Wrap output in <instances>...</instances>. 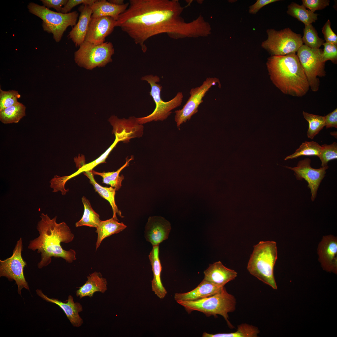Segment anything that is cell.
Masks as SVG:
<instances>
[{
  "label": "cell",
  "instance_id": "obj_1",
  "mask_svg": "<svg viewBox=\"0 0 337 337\" xmlns=\"http://www.w3.org/2000/svg\"><path fill=\"white\" fill-rule=\"evenodd\" d=\"M127 8L119 16V27L144 53L149 38L165 33L177 38L182 35V8L178 2L168 0H130Z\"/></svg>",
  "mask_w": 337,
  "mask_h": 337
},
{
  "label": "cell",
  "instance_id": "obj_2",
  "mask_svg": "<svg viewBox=\"0 0 337 337\" xmlns=\"http://www.w3.org/2000/svg\"><path fill=\"white\" fill-rule=\"evenodd\" d=\"M41 219L37 228L39 236L30 240L28 248L33 251L37 250L41 253V259L37 267L41 269L49 265L51 258H61L69 263L76 259V252L72 249L66 250L61 245V242L68 243L73 239L74 235L65 222L57 223V216L51 219L47 214L42 213Z\"/></svg>",
  "mask_w": 337,
  "mask_h": 337
},
{
  "label": "cell",
  "instance_id": "obj_3",
  "mask_svg": "<svg viewBox=\"0 0 337 337\" xmlns=\"http://www.w3.org/2000/svg\"><path fill=\"white\" fill-rule=\"evenodd\" d=\"M266 65L272 82L284 94L300 97L308 92L309 85L296 53L271 56Z\"/></svg>",
  "mask_w": 337,
  "mask_h": 337
},
{
  "label": "cell",
  "instance_id": "obj_4",
  "mask_svg": "<svg viewBox=\"0 0 337 337\" xmlns=\"http://www.w3.org/2000/svg\"><path fill=\"white\" fill-rule=\"evenodd\" d=\"M277 258L276 243L273 241L260 242L253 247L247 266L249 273L274 289L277 286L274 268Z\"/></svg>",
  "mask_w": 337,
  "mask_h": 337
},
{
  "label": "cell",
  "instance_id": "obj_5",
  "mask_svg": "<svg viewBox=\"0 0 337 337\" xmlns=\"http://www.w3.org/2000/svg\"><path fill=\"white\" fill-rule=\"evenodd\" d=\"M178 303L183 306L188 314L197 311L203 313L207 316L217 315L222 316L231 329L233 326L229 320L228 314L236 310V299L228 293L224 287L220 292L209 297L191 301H179Z\"/></svg>",
  "mask_w": 337,
  "mask_h": 337
},
{
  "label": "cell",
  "instance_id": "obj_6",
  "mask_svg": "<svg viewBox=\"0 0 337 337\" xmlns=\"http://www.w3.org/2000/svg\"><path fill=\"white\" fill-rule=\"evenodd\" d=\"M27 7L30 12L42 20L43 30L52 33L56 42L60 41L68 27H74L76 25L79 15L76 11L63 13L53 11L44 6L32 2L29 3Z\"/></svg>",
  "mask_w": 337,
  "mask_h": 337
},
{
  "label": "cell",
  "instance_id": "obj_7",
  "mask_svg": "<svg viewBox=\"0 0 337 337\" xmlns=\"http://www.w3.org/2000/svg\"><path fill=\"white\" fill-rule=\"evenodd\" d=\"M141 79L146 81L150 85L151 90L149 95L152 97L156 107L153 112L149 115L136 118L139 124L142 125L153 121H163L171 114L172 110L181 105L183 95L181 92H178L173 99L168 101L165 102L162 100L160 92L162 86L157 83L160 80L158 76L148 75L142 77Z\"/></svg>",
  "mask_w": 337,
  "mask_h": 337
},
{
  "label": "cell",
  "instance_id": "obj_8",
  "mask_svg": "<svg viewBox=\"0 0 337 337\" xmlns=\"http://www.w3.org/2000/svg\"><path fill=\"white\" fill-rule=\"evenodd\" d=\"M114 52L110 42L95 45L85 41L75 52L74 60L79 66L91 70L97 67H104L112 62Z\"/></svg>",
  "mask_w": 337,
  "mask_h": 337
},
{
  "label": "cell",
  "instance_id": "obj_9",
  "mask_svg": "<svg viewBox=\"0 0 337 337\" xmlns=\"http://www.w3.org/2000/svg\"><path fill=\"white\" fill-rule=\"evenodd\" d=\"M268 38L261 46L271 56H283L296 53L303 45L302 36L289 28L280 31L274 29L266 30Z\"/></svg>",
  "mask_w": 337,
  "mask_h": 337
},
{
  "label": "cell",
  "instance_id": "obj_10",
  "mask_svg": "<svg viewBox=\"0 0 337 337\" xmlns=\"http://www.w3.org/2000/svg\"><path fill=\"white\" fill-rule=\"evenodd\" d=\"M323 50L314 49L303 45L298 49L297 56L313 91H317L320 85L318 77L326 75L325 63L322 59Z\"/></svg>",
  "mask_w": 337,
  "mask_h": 337
},
{
  "label": "cell",
  "instance_id": "obj_11",
  "mask_svg": "<svg viewBox=\"0 0 337 337\" xmlns=\"http://www.w3.org/2000/svg\"><path fill=\"white\" fill-rule=\"evenodd\" d=\"M22 240L20 237L17 242L12 256L0 260V276L5 277L9 281H15L18 286V293L20 295L23 288L29 290L23 272L27 263L22 257Z\"/></svg>",
  "mask_w": 337,
  "mask_h": 337
},
{
  "label": "cell",
  "instance_id": "obj_12",
  "mask_svg": "<svg viewBox=\"0 0 337 337\" xmlns=\"http://www.w3.org/2000/svg\"><path fill=\"white\" fill-rule=\"evenodd\" d=\"M218 83L221 87L220 81L215 77H208L200 86L191 89L190 96L186 103L181 109L175 111V120L177 126L180 129V125L189 120L191 117L198 111V108L203 102V98L213 85Z\"/></svg>",
  "mask_w": 337,
  "mask_h": 337
},
{
  "label": "cell",
  "instance_id": "obj_13",
  "mask_svg": "<svg viewBox=\"0 0 337 337\" xmlns=\"http://www.w3.org/2000/svg\"><path fill=\"white\" fill-rule=\"evenodd\" d=\"M310 163L311 160L307 158L299 161L296 167H285L294 171L297 180H301L303 179L307 181L308 187L310 190L311 200L313 201L316 197L320 183L325 176L326 170L329 167L327 165L315 169L311 166Z\"/></svg>",
  "mask_w": 337,
  "mask_h": 337
},
{
  "label": "cell",
  "instance_id": "obj_14",
  "mask_svg": "<svg viewBox=\"0 0 337 337\" xmlns=\"http://www.w3.org/2000/svg\"><path fill=\"white\" fill-rule=\"evenodd\" d=\"M318 261L327 272L337 273V238L331 235L323 236L317 248Z\"/></svg>",
  "mask_w": 337,
  "mask_h": 337
},
{
  "label": "cell",
  "instance_id": "obj_15",
  "mask_svg": "<svg viewBox=\"0 0 337 337\" xmlns=\"http://www.w3.org/2000/svg\"><path fill=\"white\" fill-rule=\"evenodd\" d=\"M116 22L110 17H91L85 41L95 45L104 43L105 38L113 31Z\"/></svg>",
  "mask_w": 337,
  "mask_h": 337
},
{
  "label": "cell",
  "instance_id": "obj_16",
  "mask_svg": "<svg viewBox=\"0 0 337 337\" xmlns=\"http://www.w3.org/2000/svg\"><path fill=\"white\" fill-rule=\"evenodd\" d=\"M171 229L170 223L161 216L149 217L144 229V237L153 246H159L168 239Z\"/></svg>",
  "mask_w": 337,
  "mask_h": 337
},
{
  "label": "cell",
  "instance_id": "obj_17",
  "mask_svg": "<svg viewBox=\"0 0 337 337\" xmlns=\"http://www.w3.org/2000/svg\"><path fill=\"white\" fill-rule=\"evenodd\" d=\"M109 121L113 127V132L120 141H129L130 139L137 136V131L143 128L142 125L138 123L134 117H130L127 119H119L112 116Z\"/></svg>",
  "mask_w": 337,
  "mask_h": 337
},
{
  "label": "cell",
  "instance_id": "obj_18",
  "mask_svg": "<svg viewBox=\"0 0 337 337\" xmlns=\"http://www.w3.org/2000/svg\"><path fill=\"white\" fill-rule=\"evenodd\" d=\"M36 292L37 294L44 300L59 306L63 310L73 326L79 327L81 325L83 320L80 316L79 313L82 311V307L80 303L74 302L72 296L69 295L67 301L64 302L57 299L49 298L40 290L37 289Z\"/></svg>",
  "mask_w": 337,
  "mask_h": 337
},
{
  "label": "cell",
  "instance_id": "obj_19",
  "mask_svg": "<svg viewBox=\"0 0 337 337\" xmlns=\"http://www.w3.org/2000/svg\"><path fill=\"white\" fill-rule=\"evenodd\" d=\"M203 279L219 286H224L226 284L235 279L237 272L224 266L219 261L210 264L204 271Z\"/></svg>",
  "mask_w": 337,
  "mask_h": 337
},
{
  "label": "cell",
  "instance_id": "obj_20",
  "mask_svg": "<svg viewBox=\"0 0 337 337\" xmlns=\"http://www.w3.org/2000/svg\"><path fill=\"white\" fill-rule=\"evenodd\" d=\"M224 286H217L203 279L198 286L189 292L175 294L177 301H195L212 296L221 291Z\"/></svg>",
  "mask_w": 337,
  "mask_h": 337
},
{
  "label": "cell",
  "instance_id": "obj_21",
  "mask_svg": "<svg viewBox=\"0 0 337 337\" xmlns=\"http://www.w3.org/2000/svg\"><path fill=\"white\" fill-rule=\"evenodd\" d=\"M78 10L80 12L78 21L68 35L76 46H79L85 41L92 14V10L89 5H81Z\"/></svg>",
  "mask_w": 337,
  "mask_h": 337
},
{
  "label": "cell",
  "instance_id": "obj_22",
  "mask_svg": "<svg viewBox=\"0 0 337 337\" xmlns=\"http://www.w3.org/2000/svg\"><path fill=\"white\" fill-rule=\"evenodd\" d=\"M119 141L120 140L118 138L115 137V140L113 143L100 157L90 163L83 165L73 173L69 176L61 177L57 175L55 176L53 178L52 182L54 187L59 191L65 190L66 189L65 188V185L69 179L82 173L92 170L98 164L105 163L109 154Z\"/></svg>",
  "mask_w": 337,
  "mask_h": 337
},
{
  "label": "cell",
  "instance_id": "obj_23",
  "mask_svg": "<svg viewBox=\"0 0 337 337\" xmlns=\"http://www.w3.org/2000/svg\"><path fill=\"white\" fill-rule=\"evenodd\" d=\"M153 247L149 256L153 273V278L151 281L152 291L159 298L163 299L167 292L161 280L162 267L159 257V246Z\"/></svg>",
  "mask_w": 337,
  "mask_h": 337
},
{
  "label": "cell",
  "instance_id": "obj_24",
  "mask_svg": "<svg viewBox=\"0 0 337 337\" xmlns=\"http://www.w3.org/2000/svg\"><path fill=\"white\" fill-rule=\"evenodd\" d=\"M87 278L85 284L76 291V296L80 298L87 296L91 297L95 292L104 293L107 290L106 279L102 277L100 273L94 272L87 276Z\"/></svg>",
  "mask_w": 337,
  "mask_h": 337
},
{
  "label": "cell",
  "instance_id": "obj_25",
  "mask_svg": "<svg viewBox=\"0 0 337 337\" xmlns=\"http://www.w3.org/2000/svg\"><path fill=\"white\" fill-rule=\"evenodd\" d=\"M129 5V2L117 5L105 0H96L90 6L92 11V17H110L116 21L119 16L127 8Z\"/></svg>",
  "mask_w": 337,
  "mask_h": 337
},
{
  "label": "cell",
  "instance_id": "obj_26",
  "mask_svg": "<svg viewBox=\"0 0 337 337\" xmlns=\"http://www.w3.org/2000/svg\"><path fill=\"white\" fill-rule=\"evenodd\" d=\"M92 170L85 172L84 173L89 179L90 182L93 186L95 191L110 203L113 212L112 218L118 220L117 214L121 218L124 217L115 203V195L116 191L115 188L112 187H106L100 185L95 180Z\"/></svg>",
  "mask_w": 337,
  "mask_h": 337
},
{
  "label": "cell",
  "instance_id": "obj_27",
  "mask_svg": "<svg viewBox=\"0 0 337 337\" xmlns=\"http://www.w3.org/2000/svg\"><path fill=\"white\" fill-rule=\"evenodd\" d=\"M127 226L123 222H119L118 220L112 217L105 221L101 220L95 231L98 235L96 243V250L105 238L122 231Z\"/></svg>",
  "mask_w": 337,
  "mask_h": 337
},
{
  "label": "cell",
  "instance_id": "obj_28",
  "mask_svg": "<svg viewBox=\"0 0 337 337\" xmlns=\"http://www.w3.org/2000/svg\"><path fill=\"white\" fill-rule=\"evenodd\" d=\"M287 13L296 18L305 25L312 24L317 19L318 14L307 10L302 4L292 2L288 6Z\"/></svg>",
  "mask_w": 337,
  "mask_h": 337
},
{
  "label": "cell",
  "instance_id": "obj_29",
  "mask_svg": "<svg viewBox=\"0 0 337 337\" xmlns=\"http://www.w3.org/2000/svg\"><path fill=\"white\" fill-rule=\"evenodd\" d=\"M84 207L83 215L81 219L76 223V227L87 226L96 228L101 220L99 215L93 209L89 201L85 196L81 198Z\"/></svg>",
  "mask_w": 337,
  "mask_h": 337
},
{
  "label": "cell",
  "instance_id": "obj_30",
  "mask_svg": "<svg viewBox=\"0 0 337 337\" xmlns=\"http://www.w3.org/2000/svg\"><path fill=\"white\" fill-rule=\"evenodd\" d=\"M260 331L256 326L247 323H242L237 326V331L230 333L212 334L205 332L203 337H256Z\"/></svg>",
  "mask_w": 337,
  "mask_h": 337
},
{
  "label": "cell",
  "instance_id": "obj_31",
  "mask_svg": "<svg viewBox=\"0 0 337 337\" xmlns=\"http://www.w3.org/2000/svg\"><path fill=\"white\" fill-rule=\"evenodd\" d=\"M26 107L22 103H17L0 111V120L3 123H17L26 115Z\"/></svg>",
  "mask_w": 337,
  "mask_h": 337
},
{
  "label": "cell",
  "instance_id": "obj_32",
  "mask_svg": "<svg viewBox=\"0 0 337 337\" xmlns=\"http://www.w3.org/2000/svg\"><path fill=\"white\" fill-rule=\"evenodd\" d=\"M127 158L125 164L116 171L101 173L92 170V172L94 175H100L102 178V183L109 185L115 188L116 191H118L121 188L122 181L124 179L123 175L120 176V173L123 169L129 165V162L133 159V157L132 156L129 159Z\"/></svg>",
  "mask_w": 337,
  "mask_h": 337
},
{
  "label": "cell",
  "instance_id": "obj_33",
  "mask_svg": "<svg viewBox=\"0 0 337 337\" xmlns=\"http://www.w3.org/2000/svg\"><path fill=\"white\" fill-rule=\"evenodd\" d=\"M303 115L309 123L307 135L313 139L325 126L324 116L310 114L303 111Z\"/></svg>",
  "mask_w": 337,
  "mask_h": 337
},
{
  "label": "cell",
  "instance_id": "obj_34",
  "mask_svg": "<svg viewBox=\"0 0 337 337\" xmlns=\"http://www.w3.org/2000/svg\"><path fill=\"white\" fill-rule=\"evenodd\" d=\"M321 149V145L317 142L305 141L293 154L286 157L285 160L296 158L301 156H316L319 157Z\"/></svg>",
  "mask_w": 337,
  "mask_h": 337
},
{
  "label": "cell",
  "instance_id": "obj_35",
  "mask_svg": "<svg viewBox=\"0 0 337 337\" xmlns=\"http://www.w3.org/2000/svg\"><path fill=\"white\" fill-rule=\"evenodd\" d=\"M302 40L304 45L314 49H319L324 43V40L319 37L317 31L312 24L305 26Z\"/></svg>",
  "mask_w": 337,
  "mask_h": 337
},
{
  "label": "cell",
  "instance_id": "obj_36",
  "mask_svg": "<svg viewBox=\"0 0 337 337\" xmlns=\"http://www.w3.org/2000/svg\"><path fill=\"white\" fill-rule=\"evenodd\" d=\"M321 146L319 156L321 162V167L327 165L330 160L337 158V143L334 142L330 144H324Z\"/></svg>",
  "mask_w": 337,
  "mask_h": 337
},
{
  "label": "cell",
  "instance_id": "obj_37",
  "mask_svg": "<svg viewBox=\"0 0 337 337\" xmlns=\"http://www.w3.org/2000/svg\"><path fill=\"white\" fill-rule=\"evenodd\" d=\"M21 97L18 92L15 90L3 91L0 89V111L12 106L18 102Z\"/></svg>",
  "mask_w": 337,
  "mask_h": 337
},
{
  "label": "cell",
  "instance_id": "obj_38",
  "mask_svg": "<svg viewBox=\"0 0 337 337\" xmlns=\"http://www.w3.org/2000/svg\"><path fill=\"white\" fill-rule=\"evenodd\" d=\"M324 48L322 54L323 61L325 62L330 60L334 64L337 63V45L324 42L322 45Z\"/></svg>",
  "mask_w": 337,
  "mask_h": 337
},
{
  "label": "cell",
  "instance_id": "obj_39",
  "mask_svg": "<svg viewBox=\"0 0 337 337\" xmlns=\"http://www.w3.org/2000/svg\"><path fill=\"white\" fill-rule=\"evenodd\" d=\"M302 5L312 12L323 9L329 5V0H302Z\"/></svg>",
  "mask_w": 337,
  "mask_h": 337
},
{
  "label": "cell",
  "instance_id": "obj_40",
  "mask_svg": "<svg viewBox=\"0 0 337 337\" xmlns=\"http://www.w3.org/2000/svg\"><path fill=\"white\" fill-rule=\"evenodd\" d=\"M322 32L326 42L337 45V36L331 27V22L328 20L322 28Z\"/></svg>",
  "mask_w": 337,
  "mask_h": 337
},
{
  "label": "cell",
  "instance_id": "obj_41",
  "mask_svg": "<svg viewBox=\"0 0 337 337\" xmlns=\"http://www.w3.org/2000/svg\"><path fill=\"white\" fill-rule=\"evenodd\" d=\"M96 1V0H68L66 5L62 7L61 12L63 13H69L73 7L81 4L84 5L91 6Z\"/></svg>",
  "mask_w": 337,
  "mask_h": 337
},
{
  "label": "cell",
  "instance_id": "obj_42",
  "mask_svg": "<svg viewBox=\"0 0 337 337\" xmlns=\"http://www.w3.org/2000/svg\"><path fill=\"white\" fill-rule=\"evenodd\" d=\"M43 6L48 8H52L58 12H61L63 6L67 2V0H41Z\"/></svg>",
  "mask_w": 337,
  "mask_h": 337
},
{
  "label": "cell",
  "instance_id": "obj_43",
  "mask_svg": "<svg viewBox=\"0 0 337 337\" xmlns=\"http://www.w3.org/2000/svg\"><path fill=\"white\" fill-rule=\"evenodd\" d=\"M326 128H337V109L324 116Z\"/></svg>",
  "mask_w": 337,
  "mask_h": 337
},
{
  "label": "cell",
  "instance_id": "obj_44",
  "mask_svg": "<svg viewBox=\"0 0 337 337\" xmlns=\"http://www.w3.org/2000/svg\"><path fill=\"white\" fill-rule=\"evenodd\" d=\"M278 0H257L253 5L250 6L249 12L252 14H256L264 6L271 3L279 1Z\"/></svg>",
  "mask_w": 337,
  "mask_h": 337
},
{
  "label": "cell",
  "instance_id": "obj_45",
  "mask_svg": "<svg viewBox=\"0 0 337 337\" xmlns=\"http://www.w3.org/2000/svg\"><path fill=\"white\" fill-rule=\"evenodd\" d=\"M108 1L110 3L117 5H122L125 3L123 0H109Z\"/></svg>",
  "mask_w": 337,
  "mask_h": 337
}]
</instances>
